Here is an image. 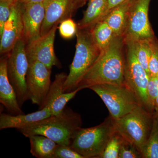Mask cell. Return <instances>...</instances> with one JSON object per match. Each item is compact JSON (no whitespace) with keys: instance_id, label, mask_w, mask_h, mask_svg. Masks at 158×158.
Returning <instances> with one entry per match:
<instances>
[{"instance_id":"obj_30","label":"cell","mask_w":158,"mask_h":158,"mask_svg":"<svg viewBox=\"0 0 158 158\" xmlns=\"http://www.w3.org/2000/svg\"><path fill=\"white\" fill-rule=\"evenodd\" d=\"M52 158H84L69 145L57 144Z\"/></svg>"},{"instance_id":"obj_20","label":"cell","mask_w":158,"mask_h":158,"mask_svg":"<svg viewBox=\"0 0 158 158\" xmlns=\"http://www.w3.org/2000/svg\"><path fill=\"white\" fill-rule=\"evenodd\" d=\"M90 30L94 40L101 50L106 48L116 37L113 30L104 19L97 23Z\"/></svg>"},{"instance_id":"obj_36","label":"cell","mask_w":158,"mask_h":158,"mask_svg":"<svg viewBox=\"0 0 158 158\" xmlns=\"http://www.w3.org/2000/svg\"><path fill=\"white\" fill-rule=\"evenodd\" d=\"M16 1H18V0H16Z\"/></svg>"},{"instance_id":"obj_25","label":"cell","mask_w":158,"mask_h":158,"mask_svg":"<svg viewBox=\"0 0 158 158\" xmlns=\"http://www.w3.org/2000/svg\"><path fill=\"white\" fill-rule=\"evenodd\" d=\"M81 90V88H79L71 92H63L54 102L51 106L50 109L52 116H57L62 113L65 109L67 103L73 98L77 93Z\"/></svg>"},{"instance_id":"obj_4","label":"cell","mask_w":158,"mask_h":158,"mask_svg":"<svg viewBox=\"0 0 158 158\" xmlns=\"http://www.w3.org/2000/svg\"><path fill=\"white\" fill-rule=\"evenodd\" d=\"M115 131L113 118L109 115L98 125L79 129L69 146L84 158H100Z\"/></svg>"},{"instance_id":"obj_24","label":"cell","mask_w":158,"mask_h":158,"mask_svg":"<svg viewBox=\"0 0 158 158\" xmlns=\"http://www.w3.org/2000/svg\"><path fill=\"white\" fill-rule=\"evenodd\" d=\"M122 137L115 131L100 158H118Z\"/></svg>"},{"instance_id":"obj_33","label":"cell","mask_w":158,"mask_h":158,"mask_svg":"<svg viewBox=\"0 0 158 158\" xmlns=\"http://www.w3.org/2000/svg\"><path fill=\"white\" fill-rule=\"evenodd\" d=\"M45 0H18L19 2L23 4H29V3L44 2Z\"/></svg>"},{"instance_id":"obj_12","label":"cell","mask_w":158,"mask_h":158,"mask_svg":"<svg viewBox=\"0 0 158 158\" xmlns=\"http://www.w3.org/2000/svg\"><path fill=\"white\" fill-rule=\"evenodd\" d=\"M24 4L18 1L12 6L11 14L5 23L2 32L0 34V53L7 56L22 38L23 26L22 14Z\"/></svg>"},{"instance_id":"obj_35","label":"cell","mask_w":158,"mask_h":158,"mask_svg":"<svg viewBox=\"0 0 158 158\" xmlns=\"http://www.w3.org/2000/svg\"><path fill=\"white\" fill-rule=\"evenodd\" d=\"M154 109V112L158 113V94L156 98L155 103Z\"/></svg>"},{"instance_id":"obj_15","label":"cell","mask_w":158,"mask_h":158,"mask_svg":"<svg viewBox=\"0 0 158 158\" xmlns=\"http://www.w3.org/2000/svg\"><path fill=\"white\" fill-rule=\"evenodd\" d=\"M7 59V55L3 56L0 61V102L13 115L23 114L14 88L8 78Z\"/></svg>"},{"instance_id":"obj_3","label":"cell","mask_w":158,"mask_h":158,"mask_svg":"<svg viewBox=\"0 0 158 158\" xmlns=\"http://www.w3.org/2000/svg\"><path fill=\"white\" fill-rule=\"evenodd\" d=\"M74 56L64 84V93L76 90L79 83L101 52L88 29H78Z\"/></svg>"},{"instance_id":"obj_1","label":"cell","mask_w":158,"mask_h":158,"mask_svg":"<svg viewBox=\"0 0 158 158\" xmlns=\"http://www.w3.org/2000/svg\"><path fill=\"white\" fill-rule=\"evenodd\" d=\"M125 43L123 36H116L101 51L95 62L79 83L77 88H88L99 84H124Z\"/></svg>"},{"instance_id":"obj_10","label":"cell","mask_w":158,"mask_h":158,"mask_svg":"<svg viewBox=\"0 0 158 158\" xmlns=\"http://www.w3.org/2000/svg\"><path fill=\"white\" fill-rule=\"evenodd\" d=\"M52 69L35 60H29L27 85L30 99L33 104L42 106L47 98L52 83Z\"/></svg>"},{"instance_id":"obj_9","label":"cell","mask_w":158,"mask_h":158,"mask_svg":"<svg viewBox=\"0 0 158 158\" xmlns=\"http://www.w3.org/2000/svg\"><path fill=\"white\" fill-rule=\"evenodd\" d=\"M151 0H131L127 12V23L123 37L132 41L155 36L148 18Z\"/></svg>"},{"instance_id":"obj_32","label":"cell","mask_w":158,"mask_h":158,"mask_svg":"<svg viewBox=\"0 0 158 158\" xmlns=\"http://www.w3.org/2000/svg\"><path fill=\"white\" fill-rule=\"evenodd\" d=\"M127 1V0H108L107 9L105 16L107 14L109 11L115 7L126 2Z\"/></svg>"},{"instance_id":"obj_27","label":"cell","mask_w":158,"mask_h":158,"mask_svg":"<svg viewBox=\"0 0 158 158\" xmlns=\"http://www.w3.org/2000/svg\"><path fill=\"white\" fill-rule=\"evenodd\" d=\"M118 158H142V156L134 144L123 138Z\"/></svg>"},{"instance_id":"obj_2","label":"cell","mask_w":158,"mask_h":158,"mask_svg":"<svg viewBox=\"0 0 158 158\" xmlns=\"http://www.w3.org/2000/svg\"><path fill=\"white\" fill-rule=\"evenodd\" d=\"M82 126L81 115L65 107L59 115L51 116L18 131L27 138L41 135L57 144L69 146L73 136Z\"/></svg>"},{"instance_id":"obj_26","label":"cell","mask_w":158,"mask_h":158,"mask_svg":"<svg viewBox=\"0 0 158 158\" xmlns=\"http://www.w3.org/2000/svg\"><path fill=\"white\" fill-rule=\"evenodd\" d=\"M150 55L148 62L149 76L158 75V39L155 35L150 38Z\"/></svg>"},{"instance_id":"obj_11","label":"cell","mask_w":158,"mask_h":158,"mask_svg":"<svg viewBox=\"0 0 158 158\" xmlns=\"http://www.w3.org/2000/svg\"><path fill=\"white\" fill-rule=\"evenodd\" d=\"M58 25H55L47 33L26 45L28 60L38 61L51 69L54 66L61 68V63L54 50V41Z\"/></svg>"},{"instance_id":"obj_17","label":"cell","mask_w":158,"mask_h":158,"mask_svg":"<svg viewBox=\"0 0 158 158\" xmlns=\"http://www.w3.org/2000/svg\"><path fill=\"white\" fill-rule=\"evenodd\" d=\"M87 9L84 12L82 19L77 23L78 29L90 30L104 18L108 0H88Z\"/></svg>"},{"instance_id":"obj_23","label":"cell","mask_w":158,"mask_h":158,"mask_svg":"<svg viewBox=\"0 0 158 158\" xmlns=\"http://www.w3.org/2000/svg\"><path fill=\"white\" fill-rule=\"evenodd\" d=\"M67 75H68L67 74L64 72L56 75L55 80L51 85L45 101L39 110L44 107L50 109L54 102L63 93V87L67 78Z\"/></svg>"},{"instance_id":"obj_19","label":"cell","mask_w":158,"mask_h":158,"mask_svg":"<svg viewBox=\"0 0 158 158\" xmlns=\"http://www.w3.org/2000/svg\"><path fill=\"white\" fill-rule=\"evenodd\" d=\"M31 154L37 158H52L57 144L45 136L34 135L28 138Z\"/></svg>"},{"instance_id":"obj_29","label":"cell","mask_w":158,"mask_h":158,"mask_svg":"<svg viewBox=\"0 0 158 158\" xmlns=\"http://www.w3.org/2000/svg\"><path fill=\"white\" fill-rule=\"evenodd\" d=\"M16 2V0H0V34L10 16L12 6Z\"/></svg>"},{"instance_id":"obj_21","label":"cell","mask_w":158,"mask_h":158,"mask_svg":"<svg viewBox=\"0 0 158 158\" xmlns=\"http://www.w3.org/2000/svg\"><path fill=\"white\" fill-rule=\"evenodd\" d=\"M142 158H158V113L154 112L152 128L142 152Z\"/></svg>"},{"instance_id":"obj_7","label":"cell","mask_w":158,"mask_h":158,"mask_svg":"<svg viewBox=\"0 0 158 158\" xmlns=\"http://www.w3.org/2000/svg\"><path fill=\"white\" fill-rule=\"evenodd\" d=\"M26 45L23 40L21 38L7 55L8 78L14 88L21 108L30 99L26 81L29 60L26 53Z\"/></svg>"},{"instance_id":"obj_31","label":"cell","mask_w":158,"mask_h":158,"mask_svg":"<svg viewBox=\"0 0 158 158\" xmlns=\"http://www.w3.org/2000/svg\"><path fill=\"white\" fill-rule=\"evenodd\" d=\"M147 91L150 104L155 112V103L158 94V75L149 76Z\"/></svg>"},{"instance_id":"obj_34","label":"cell","mask_w":158,"mask_h":158,"mask_svg":"<svg viewBox=\"0 0 158 158\" xmlns=\"http://www.w3.org/2000/svg\"><path fill=\"white\" fill-rule=\"evenodd\" d=\"M88 0H76L77 9H78L85 5V3Z\"/></svg>"},{"instance_id":"obj_16","label":"cell","mask_w":158,"mask_h":158,"mask_svg":"<svg viewBox=\"0 0 158 158\" xmlns=\"http://www.w3.org/2000/svg\"><path fill=\"white\" fill-rule=\"evenodd\" d=\"M52 116L51 109L44 107L29 114L9 115L1 113L0 130L9 128L20 129Z\"/></svg>"},{"instance_id":"obj_22","label":"cell","mask_w":158,"mask_h":158,"mask_svg":"<svg viewBox=\"0 0 158 158\" xmlns=\"http://www.w3.org/2000/svg\"><path fill=\"white\" fill-rule=\"evenodd\" d=\"M150 38H142L132 41H127L131 43L138 62L147 71L148 75V62L150 55Z\"/></svg>"},{"instance_id":"obj_14","label":"cell","mask_w":158,"mask_h":158,"mask_svg":"<svg viewBox=\"0 0 158 158\" xmlns=\"http://www.w3.org/2000/svg\"><path fill=\"white\" fill-rule=\"evenodd\" d=\"M45 14L43 2L24 4L22 39L26 45L41 36V27Z\"/></svg>"},{"instance_id":"obj_28","label":"cell","mask_w":158,"mask_h":158,"mask_svg":"<svg viewBox=\"0 0 158 158\" xmlns=\"http://www.w3.org/2000/svg\"><path fill=\"white\" fill-rule=\"evenodd\" d=\"M60 36L65 39H69L76 35L77 24L72 18L64 20L59 27Z\"/></svg>"},{"instance_id":"obj_6","label":"cell","mask_w":158,"mask_h":158,"mask_svg":"<svg viewBox=\"0 0 158 158\" xmlns=\"http://www.w3.org/2000/svg\"><path fill=\"white\" fill-rule=\"evenodd\" d=\"M88 88L102 99L114 119L123 117L140 105L135 94L125 83L99 84Z\"/></svg>"},{"instance_id":"obj_5","label":"cell","mask_w":158,"mask_h":158,"mask_svg":"<svg viewBox=\"0 0 158 158\" xmlns=\"http://www.w3.org/2000/svg\"><path fill=\"white\" fill-rule=\"evenodd\" d=\"M153 114L138 105L123 117L113 119L116 131L134 144L141 154L150 135Z\"/></svg>"},{"instance_id":"obj_18","label":"cell","mask_w":158,"mask_h":158,"mask_svg":"<svg viewBox=\"0 0 158 158\" xmlns=\"http://www.w3.org/2000/svg\"><path fill=\"white\" fill-rule=\"evenodd\" d=\"M131 0H127L109 11L104 19L115 36H123L127 23V12Z\"/></svg>"},{"instance_id":"obj_8","label":"cell","mask_w":158,"mask_h":158,"mask_svg":"<svg viewBox=\"0 0 158 158\" xmlns=\"http://www.w3.org/2000/svg\"><path fill=\"white\" fill-rule=\"evenodd\" d=\"M125 84L135 94L140 105L150 113H154V111L150 104L147 94L148 74L138 62L131 43L127 41H125Z\"/></svg>"},{"instance_id":"obj_13","label":"cell","mask_w":158,"mask_h":158,"mask_svg":"<svg viewBox=\"0 0 158 158\" xmlns=\"http://www.w3.org/2000/svg\"><path fill=\"white\" fill-rule=\"evenodd\" d=\"M45 18L41 29V36L47 33L55 25L72 18L77 10L76 0H45Z\"/></svg>"}]
</instances>
